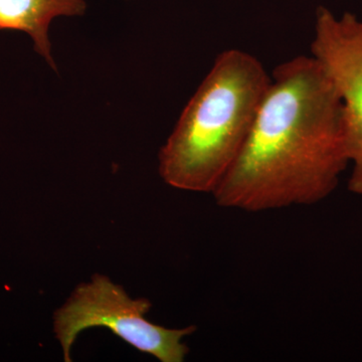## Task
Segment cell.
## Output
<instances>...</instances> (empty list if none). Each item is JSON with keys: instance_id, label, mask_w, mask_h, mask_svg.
Returning <instances> with one entry per match:
<instances>
[{"instance_id": "obj_1", "label": "cell", "mask_w": 362, "mask_h": 362, "mask_svg": "<svg viewBox=\"0 0 362 362\" xmlns=\"http://www.w3.org/2000/svg\"><path fill=\"white\" fill-rule=\"evenodd\" d=\"M349 168L341 101L322 66L297 56L274 69L246 143L213 192L247 213L313 206Z\"/></svg>"}, {"instance_id": "obj_2", "label": "cell", "mask_w": 362, "mask_h": 362, "mask_svg": "<svg viewBox=\"0 0 362 362\" xmlns=\"http://www.w3.org/2000/svg\"><path fill=\"white\" fill-rule=\"evenodd\" d=\"M270 83L250 52H221L161 147L164 182L213 194L240 156Z\"/></svg>"}, {"instance_id": "obj_3", "label": "cell", "mask_w": 362, "mask_h": 362, "mask_svg": "<svg viewBox=\"0 0 362 362\" xmlns=\"http://www.w3.org/2000/svg\"><path fill=\"white\" fill-rule=\"evenodd\" d=\"M151 302L132 299L120 285L106 276H93L78 285L54 313V329L63 349L64 361H71V350L82 331L105 327L138 351L161 362H182L189 354L183 338L194 334V325L170 329L147 320Z\"/></svg>"}, {"instance_id": "obj_4", "label": "cell", "mask_w": 362, "mask_h": 362, "mask_svg": "<svg viewBox=\"0 0 362 362\" xmlns=\"http://www.w3.org/2000/svg\"><path fill=\"white\" fill-rule=\"evenodd\" d=\"M311 56L322 66L341 101L350 176L349 190L362 197V21L316 11Z\"/></svg>"}, {"instance_id": "obj_5", "label": "cell", "mask_w": 362, "mask_h": 362, "mask_svg": "<svg viewBox=\"0 0 362 362\" xmlns=\"http://www.w3.org/2000/svg\"><path fill=\"white\" fill-rule=\"evenodd\" d=\"M84 0H0V32L16 30L30 35L33 47L52 69L49 25L59 16H83Z\"/></svg>"}]
</instances>
